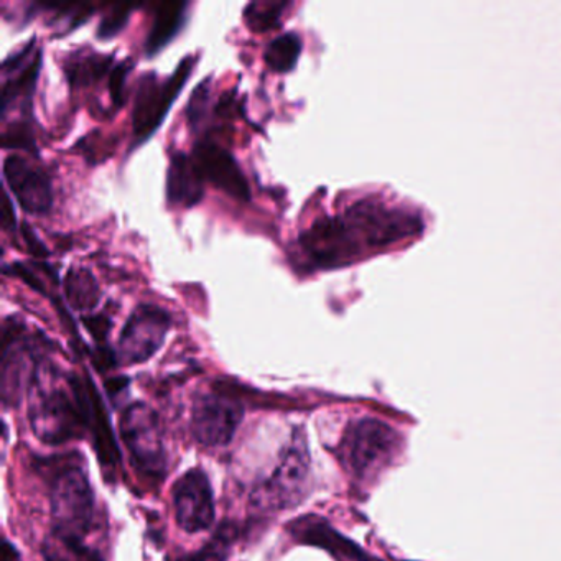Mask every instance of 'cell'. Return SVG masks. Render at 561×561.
<instances>
[{
  "instance_id": "cell-1",
  "label": "cell",
  "mask_w": 561,
  "mask_h": 561,
  "mask_svg": "<svg viewBox=\"0 0 561 561\" xmlns=\"http://www.w3.org/2000/svg\"><path fill=\"white\" fill-rule=\"evenodd\" d=\"M412 231L413 226L405 225L400 213L366 199L351 206L344 216L314 222L300 242L314 265L334 267L353 261L364 248H383Z\"/></svg>"
},
{
  "instance_id": "cell-2",
  "label": "cell",
  "mask_w": 561,
  "mask_h": 561,
  "mask_svg": "<svg viewBox=\"0 0 561 561\" xmlns=\"http://www.w3.org/2000/svg\"><path fill=\"white\" fill-rule=\"evenodd\" d=\"M31 425L42 442L61 445L80 438L84 428H90V387L87 377L77 374L68 376V389L54 386L50 389L32 380Z\"/></svg>"
},
{
  "instance_id": "cell-3",
  "label": "cell",
  "mask_w": 561,
  "mask_h": 561,
  "mask_svg": "<svg viewBox=\"0 0 561 561\" xmlns=\"http://www.w3.org/2000/svg\"><path fill=\"white\" fill-rule=\"evenodd\" d=\"M94 517V494L80 466H65L51 484L54 534L68 540L83 541Z\"/></svg>"
},
{
  "instance_id": "cell-4",
  "label": "cell",
  "mask_w": 561,
  "mask_h": 561,
  "mask_svg": "<svg viewBox=\"0 0 561 561\" xmlns=\"http://www.w3.org/2000/svg\"><path fill=\"white\" fill-rule=\"evenodd\" d=\"M195 64L196 57L190 55L180 61L175 73L165 81H159L156 73H147L140 78L133 113V130L136 137L134 147L149 140L162 126L167 114L172 110V104L192 77Z\"/></svg>"
},
{
  "instance_id": "cell-5",
  "label": "cell",
  "mask_w": 561,
  "mask_h": 561,
  "mask_svg": "<svg viewBox=\"0 0 561 561\" xmlns=\"http://www.w3.org/2000/svg\"><path fill=\"white\" fill-rule=\"evenodd\" d=\"M310 479V451L301 430H295L291 443L274 474L254 492L252 504L271 511H284L300 504Z\"/></svg>"
},
{
  "instance_id": "cell-6",
  "label": "cell",
  "mask_w": 561,
  "mask_h": 561,
  "mask_svg": "<svg viewBox=\"0 0 561 561\" xmlns=\"http://www.w3.org/2000/svg\"><path fill=\"white\" fill-rule=\"evenodd\" d=\"M121 436L133 456L134 465L147 479H162L167 469L162 426L156 410L137 402L124 412Z\"/></svg>"
},
{
  "instance_id": "cell-7",
  "label": "cell",
  "mask_w": 561,
  "mask_h": 561,
  "mask_svg": "<svg viewBox=\"0 0 561 561\" xmlns=\"http://www.w3.org/2000/svg\"><path fill=\"white\" fill-rule=\"evenodd\" d=\"M396 445L397 435L389 425L364 419L347 430L341 443V456L351 472L364 478L389 459Z\"/></svg>"
},
{
  "instance_id": "cell-8",
  "label": "cell",
  "mask_w": 561,
  "mask_h": 561,
  "mask_svg": "<svg viewBox=\"0 0 561 561\" xmlns=\"http://www.w3.org/2000/svg\"><path fill=\"white\" fill-rule=\"evenodd\" d=\"M170 314L156 305L142 304L124 324L117 346V359L124 366L142 364L162 347L169 333Z\"/></svg>"
},
{
  "instance_id": "cell-9",
  "label": "cell",
  "mask_w": 561,
  "mask_h": 561,
  "mask_svg": "<svg viewBox=\"0 0 561 561\" xmlns=\"http://www.w3.org/2000/svg\"><path fill=\"white\" fill-rule=\"evenodd\" d=\"M244 419V407L225 390L199 397L193 405L192 430L203 446L228 445Z\"/></svg>"
},
{
  "instance_id": "cell-10",
  "label": "cell",
  "mask_w": 561,
  "mask_h": 561,
  "mask_svg": "<svg viewBox=\"0 0 561 561\" xmlns=\"http://www.w3.org/2000/svg\"><path fill=\"white\" fill-rule=\"evenodd\" d=\"M172 501L176 522L188 534L208 530L215 522L213 489L202 469H190L175 482Z\"/></svg>"
},
{
  "instance_id": "cell-11",
  "label": "cell",
  "mask_w": 561,
  "mask_h": 561,
  "mask_svg": "<svg viewBox=\"0 0 561 561\" xmlns=\"http://www.w3.org/2000/svg\"><path fill=\"white\" fill-rule=\"evenodd\" d=\"M193 160L203 179L211 182L216 188L239 202L251 199L248 179L239 167L238 160L225 147L211 140H199L193 149Z\"/></svg>"
},
{
  "instance_id": "cell-12",
  "label": "cell",
  "mask_w": 561,
  "mask_h": 561,
  "mask_svg": "<svg viewBox=\"0 0 561 561\" xmlns=\"http://www.w3.org/2000/svg\"><path fill=\"white\" fill-rule=\"evenodd\" d=\"M4 176L19 205L31 215H47L54 206L50 176L21 156L4 160Z\"/></svg>"
},
{
  "instance_id": "cell-13",
  "label": "cell",
  "mask_w": 561,
  "mask_h": 561,
  "mask_svg": "<svg viewBox=\"0 0 561 561\" xmlns=\"http://www.w3.org/2000/svg\"><path fill=\"white\" fill-rule=\"evenodd\" d=\"M290 534L300 543L311 547L323 548L330 551L333 557L341 561H370V558L353 541L347 540L343 535L337 534L333 527L321 520V518L307 515L297 518L290 525Z\"/></svg>"
},
{
  "instance_id": "cell-14",
  "label": "cell",
  "mask_w": 561,
  "mask_h": 561,
  "mask_svg": "<svg viewBox=\"0 0 561 561\" xmlns=\"http://www.w3.org/2000/svg\"><path fill=\"white\" fill-rule=\"evenodd\" d=\"M203 182L205 179L193 157L186 156L185 152H173L167 173V199L170 205L185 208L198 205L205 192Z\"/></svg>"
},
{
  "instance_id": "cell-15",
  "label": "cell",
  "mask_w": 561,
  "mask_h": 561,
  "mask_svg": "<svg viewBox=\"0 0 561 561\" xmlns=\"http://www.w3.org/2000/svg\"><path fill=\"white\" fill-rule=\"evenodd\" d=\"M87 380L90 387V428L94 436V448L104 468L106 466L114 468L121 461L119 446H117L103 399L88 374Z\"/></svg>"
},
{
  "instance_id": "cell-16",
  "label": "cell",
  "mask_w": 561,
  "mask_h": 561,
  "mask_svg": "<svg viewBox=\"0 0 561 561\" xmlns=\"http://www.w3.org/2000/svg\"><path fill=\"white\" fill-rule=\"evenodd\" d=\"M15 328L4 330L2 341V400L5 405H18L22 399L25 383V359L21 347L18 346Z\"/></svg>"
},
{
  "instance_id": "cell-17",
  "label": "cell",
  "mask_w": 561,
  "mask_h": 561,
  "mask_svg": "<svg viewBox=\"0 0 561 561\" xmlns=\"http://www.w3.org/2000/svg\"><path fill=\"white\" fill-rule=\"evenodd\" d=\"M188 2H163L157 9L152 28L146 41L147 57H156L167 47L186 24Z\"/></svg>"
},
{
  "instance_id": "cell-18",
  "label": "cell",
  "mask_w": 561,
  "mask_h": 561,
  "mask_svg": "<svg viewBox=\"0 0 561 561\" xmlns=\"http://www.w3.org/2000/svg\"><path fill=\"white\" fill-rule=\"evenodd\" d=\"M113 64V55H70L65 61V73L71 87H88L101 80Z\"/></svg>"
},
{
  "instance_id": "cell-19",
  "label": "cell",
  "mask_w": 561,
  "mask_h": 561,
  "mask_svg": "<svg viewBox=\"0 0 561 561\" xmlns=\"http://www.w3.org/2000/svg\"><path fill=\"white\" fill-rule=\"evenodd\" d=\"M65 288L67 300L77 310H93L100 301V285L88 268H71L65 280Z\"/></svg>"
},
{
  "instance_id": "cell-20",
  "label": "cell",
  "mask_w": 561,
  "mask_h": 561,
  "mask_svg": "<svg viewBox=\"0 0 561 561\" xmlns=\"http://www.w3.org/2000/svg\"><path fill=\"white\" fill-rule=\"evenodd\" d=\"M301 38L295 32L278 35L265 48L264 60L275 73H288L294 70L301 55Z\"/></svg>"
},
{
  "instance_id": "cell-21",
  "label": "cell",
  "mask_w": 561,
  "mask_h": 561,
  "mask_svg": "<svg viewBox=\"0 0 561 561\" xmlns=\"http://www.w3.org/2000/svg\"><path fill=\"white\" fill-rule=\"evenodd\" d=\"M42 68V51L35 54L34 60L31 64L21 68L15 77L9 78L2 88V116L8 113L11 103L18 100L19 96H31L34 91L35 83H37L38 73Z\"/></svg>"
},
{
  "instance_id": "cell-22",
  "label": "cell",
  "mask_w": 561,
  "mask_h": 561,
  "mask_svg": "<svg viewBox=\"0 0 561 561\" xmlns=\"http://www.w3.org/2000/svg\"><path fill=\"white\" fill-rule=\"evenodd\" d=\"M42 551L47 561H104L98 551L84 547L83 541L68 540L54 531L45 540Z\"/></svg>"
},
{
  "instance_id": "cell-23",
  "label": "cell",
  "mask_w": 561,
  "mask_h": 561,
  "mask_svg": "<svg viewBox=\"0 0 561 561\" xmlns=\"http://www.w3.org/2000/svg\"><path fill=\"white\" fill-rule=\"evenodd\" d=\"M287 8V2H252L244 9L245 24L257 34L272 31L280 24L282 12Z\"/></svg>"
},
{
  "instance_id": "cell-24",
  "label": "cell",
  "mask_w": 561,
  "mask_h": 561,
  "mask_svg": "<svg viewBox=\"0 0 561 561\" xmlns=\"http://www.w3.org/2000/svg\"><path fill=\"white\" fill-rule=\"evenodd\" d=\"M209 98H211V78H205L193 91L186 106V119L193 130H198L208 113Z\"/></svg>"
},
{
  "instance_id": "cell-25",
  "label": "cell",
  "mask_w": 561,
  "mask_h": 561,
  "mask_svg": "<svg viewBox=\"0 0 561 561\" xmlns=\"http://www.w3.org/2000/svg\"><path fill=\"white\" fill-rule=\"evenodd\" d=\"M133 11V5H114L107 14L103 15L100 25H98V38L111 41V38L119 35L129 22Z\"/></svg>"
},
{
  "instance_id": "cell-26",
  "label": "cell",
  "mask_w": 561,
  "mask_h": 561,
  "mask_svg": "<svg viewBox=\"0 0 561 561\" xmlns=\"http://www.w3.org/2000/svg\"><path fill=\"white\" fill-rule=\"evenodd\" d=\"M232 534H234V531L222 527L221 530L216 534L215 540L206 545V548H203L195 557L190 558V561H226L225 550L228 548Z\"/></svg>"
},
{
  "instance_id": "cell-27",
  "label": "cell",
  "mask_w": 561,
  "mask_h": 561,
  "mask_svg": "<svg viewBox=\"0 0 561 561\" xmlns=\"http://www.w3.org/2000/svg\"><path fill=\"white\" fill-rule=\"evenodd\" d=\"M133 64L130 60L121 61L119 65H116L113 73H111L110 78V93L111 100L116 104L117 107L123 106L124 104V90H126V80L129 77L130 71H133Z\"/></svg>"
},
{
  "instance_id": "cell-28",
  "label": "cell",
  "mask_w": 561,
  "mask_h": 561,
  "mask_svg": "<svg viewBox=\"0 0 561 561\" xmlns=\"http://www.w3.org/2000/svg\"><path fill=\"white\" fill-rule=\"evenodd\" d=\"M2 146L5 149H31L35 150L34 137L25 124H15L2 136Z\"/></svg>"
},
{
  "instance_id": "cell-29",
  "label": "cell",
  "mask_w": 561,
  "mask_h": 561,
  "mask_svg": "<svg viewBox=\"0 0 561 561\" xmlns=\"http://www.w3.org/2000/svg\"><path fill=\"white\" fill-rule=\"evenodd\" d=\"M83 323L98 343H104L110 336L111 320L107 314H90L83 318Z\"/></svg>"
},
{
  "instance_id": "cell-30",
  "label": "cell",
  "mask_w": 561,
  "mask_h": 561,
  "mask_svg": "<svg viewBox=\"0 0 561 561\" xmlns=\"http://www.w3.org/2000/svg\"><path fill=\"white\" fill-rule=\"evenodd\" d=\"M21 229L25 244H27V251L31 252L32 255H35V257L47 259L48 255H50V251H48L47 245L38 239L37 232L32 229V226L24 222Z\"/></svg>"
},
{
  "instance_id": "cell-31",
  "label": "cell",
  "mask_w": 561,
  "mask_h": 561,
  "mask_svg": "<svg viewBox=\"0 0 561 561\" xmlns=\"http://www.w3.org/2000/svg\"><path fill=\"white\" fill-rule=\"evenodd\" d=\"M5 272H11L12 275L21 278L22 282H25L28 287L34 288L38 294L45 295V285L42 284L41 278H38L31 268L25 267L22 262H15L11 267H5Z\"/></svg>"
},
{
  "instance_id": "cell-32",
  "label": "cell",
  "mask_w": 561,
  "mask_h": 561,
  "mask_svg": "<svg viewBox=\"0 0 561 561\" xmlns=\"http://www.w3.org/2000/svg\"><path fill=\"white\" fill-rule=\"evenodd\" d=\"M15 222H18V216H15L11 196L5 193L4 206H2V226H4L5 231H14Z\"/></svg>"
},
{
  "instance_id": "cell-33",
  "label": "cell",
  "mask_w": 561,
  "mask_h": 561,
  "mask_svg": "<svg viewBox=\"0 0 561 561\" xmlns=\"http://www.w3.org/2000/svg\"><path fill=\"white\" fill-rule=\"evenodd\" d=\"M126 383H127L126 377H114V379H110L106 382L107 392H110V393L117 392V390L123 389V387L126 386Z\"/></svg>"
}]
</instances>
